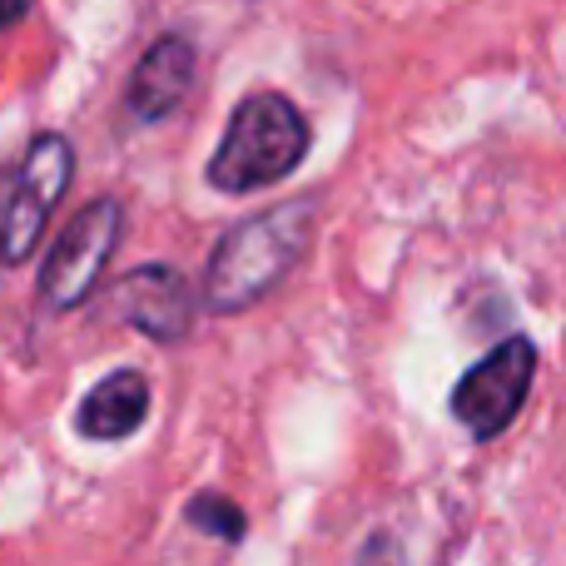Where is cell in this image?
Wrapping results in <instances>:
<instances>
[{"mask_svg": "<svg viewBox=\"0 0 566 566\" xmlns=\"http://www.w3.org/2000/svg\"><path fill=\"white\" fill-rule=\"evenodd\" d=\"M313 244V205L293 199L274 205L254 219H239L214 244L205 264V308L209 313H244L264 303Z\"/></svg>", "mask_w": 566, "mask_h": 566, "instance_id": "obj_1", "label": "cell"}, {"mask_svg": "<svg viewBox=\"0 0 566 566\" xmlns=\"http://www.w3.org/2000/svg\"><path fill=\"white\" fill-rule=\"evenodd\" d=\"M308 145L313 135L303 109L279 90H259L234 109L205 175L219 195H254L289 179L308 159Z\"/></svg>", "mask_w": 566, "mask_h": 566, "instance_id": "obj_2", "label": "cell"}, {"mask_svg": "<svg viewBox=\"0 0 566 566\" xmlns=\"http://www.w3.org/2000/svg\"><path fill=\"white\" fill-rule=\"evenodd\" d=\"M119 234H125V209H119V199L105 195L80 209V214L60 229L55 244H50L45 269H40V298H45L50 308H80V303L99 289V279H105Z\"/></svg>", "mask_w": 566, "mask_h": 566, "instance_id": "obj_3", "label": "cell"}, {"mask_svg": "<svg viewBox=\"0 0 566 566\" xmlns=\"http://www.w3.org/2000/svg\"><path fill=\"white\" fill-rule=\"evenodd\" d=\"M532 378H537V348H532V338H502L452 388V418L478 442L502 438L517 422L522 402L532 392Z\"/></svg>", "mask_w": 566, "mask_h": 566, "instance_id": "obj_4", "label": "cell"}, {"mask_svg": "<svg viewBox=\"0 0 566 566\" xmlns=\"http://www.w3.org/2000/svg\"><path fill=\"white\" fill-rule=\"evenodd\" d=\"M70 175H75V149H70V139L35 135L15 185H10V199L0 205V249H6V264H20V259L35 254L50 209H55L70 189Z\"/></svg>", "mask_w": 566, "mask_h": 566, "instance_id": "obj_5", "label": "cell"}, {"mask_svg": "<svg viewBox=\"0 0 566 566\" xmlns=\"http://www.w3.org/2000/svg\"><path fill=\"white\" fill-rule=\"evenodd\" d=\"M199 75V55L185 35H165L139 55V65L129 70L125 85V105L139 125H155V119H169L179 105L189 99Z\"/></svg>", "mask_w": 566, "mask_h": 566, "instance_id": "obj_6", "label": "cell"}, {"mask_svg": "<svg viewBox=\"0 0 566 566\" xmlns=\"http://www.w3.org/2000/svg\"><path fill=\"white\" fill-rule=\"evenodd\" d=\"M119 308L145 338L175 343L195 328V293L179 269L169 264H145L119 283Z\"/></svg>", "mask_w": 566, "mask_h": 566, "instance_id": "obj_7", "label": "cell"}, {"mask_svg": "<svg viewBox=\"0 0 566 566\" xmlns=\"http://www.w3.org/2000/svg\"><path fill=\"white\" fill-rule=\"evenodd\" d=\"M149 418V382L135 368H115L80 402V432L90 442H125Z\"/></svg>", "mask_w": 566, "mask_h": 566, "instance_id": "obj_8", "label": "cell"}, {"mask_svg": "<svg viewBox=\"0 0 566 566\" xmlns=\"http://www.w3.org/2000/svg\"><path fill=\"white\" fill-rule=\"evenodd\" d=\"M189 522H195L199 532H209V537L219 542H244L249 522H244V507H234L229 497H219V492H209V497H195L185 512Z\"/></svg>", "mask_w": 566, "mask_h": 566, "instance_id": "obj_9", "label": "cell"}, {"mask_svg": "<svg viewBox=\"0 0 566 566\" xmlns=\"http://www.w3.org/2000/svg\"><path fill=\"white\" fill-rule=\"evenodd\" d=\"M30 6H35V0H0V30L20 25V20L30 15Z\"/></svg>", "mask_w": 566, "mask_h": 566, "instance_id": "obj_10", "label": "cell"}, {"mask_svg": "<svg viewBox=\"0 0 566 566\" xmlns=\"http://www.w3.org/2000/svg\"><path fill=\"white\" fill-rule=\"evenodd\" d=\"M0 269H6V249H0Z\"/></svg>", "mask_w": 566, "mask_h": 566, "instance_id": "obj_11", "label": "cell"}]
</instances>
